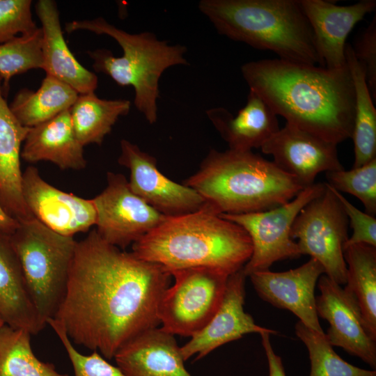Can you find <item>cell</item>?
Masks as SVG:
<instances>
[{
    "label": "cell",
    "instance_id": "1",
    "mask_svg": "<svg viewBox=\"0 0 376 376\" xmlns=\"http://www.w3.org/2000/svg\"><path fill=\"white\" fill-rule=\"evenodd\" d=\"M171 273L103 240L95 229L77 242L66 292L54 317L71 341L111 359L160 324Z\"/></svg>",
    "mask_w": 376,
    "mask_h": 376
},
{
    "label": "cell",
    "instance_id": "2",
    "mask_svg": "<svg viewBox=\"0 0 376 376\" xmlns=\"http://www.w3.org/2000/svg\"><path fill=\"white\" fill-rule=\"evenodd\" d=\"M249 87L287 123L335 145L351 138L355 95L347 67H326L281 58L241 67Z\"/></svg>",
    "mask_w": 376,
    "mask_h": 376
},
{
    "label": "cell",
    "instance_id": "3",
    "mask_svg": "<svg viewBox=\"0 0 376 376\" xmlns=\"http://www.w3.org/2000/svg\"><path fill=\"white\" fill-rule=\"evenodd\" d=\"M252 251L245 230L221 217L207 203L193 212L165 216L132 244L134 255L162 266L170 273L209 267L231 275L244 267Z\"/></svg>",
    "mask_w": 376,
    "mask_h": 376
},
{
    "label": "cell",
    "instance_id": "4",
    "mask_svg": "<svg viewBox=\"0 0 376 376\" xmlns=\"http://www.w3.org/2000/svg\"><path fill=\"white\" fill-rule=\"evenodd\" d=\"M184 185L196 190L219 214L271 210L304 187L273 162L250 151L211 149Z\"/></svg>",
    "mask_w": 376,
    "mask_h": 376
},
{
    "label": "cell",
    "instance_id": "5",
    "mask_svg": "<svg viewBox=\"0 0 376 376\" xmlns=\"http://www.w3.org/2000/svg\"><path fill=\"white\" fill-rule=\"evenodd\" d=\"M198 9L233 40L283 60L325 67L299 0H201Z\"/></svg>",
    "mask_w": 376,
    "mask_h": 376
},
{
    "label": "cell",
    "instance_id": "6",
    "mask_svg": "<svg viewBox=\"0 0 376 376\" xmlns=\"http://www.w3.org/2000/svg\"><path fill=\"white\" fill-rule=\"evenodd\" d=\"M72 33L86 30L113 38L123 49L117 57L107 49L88 52L96 72L109 76L121 86H132L135 92L136 109L153 124L157 119L159 82L163 72L175 65H187V49L182 45H170L149 31L130 33L109 23L102 17L74 20L65 24Z\"/></svg>",
    "mask_w": 376,
    "mask_h": 376
},
{
    "label": "cell",
    "instance_id": "7",
    "mask_svg": "<svg viewBox=\"0 0 376 376\" xmlns=\"http://www.w3.org/2000/svg\"><path fill=\"white\" fill-rule=\"evenodd\" d=\"M10 239L32 302L47 324L64 298L77 241L35 218L19 222Z\"/></svg>",
    "mask_w": 376,
    "mask_h": 376
},
{
    "label": "cell",
    "instance_id": "8",
    "mask_svg": "<svg viewBox=\"0 0 376 376\" xmlns=\"http://www.w3.org/2000/svg\"><path fill=\"white\" fill-rule=\"evenodd\" d=\"M171 287L158 307L162 329L173 335L191 337L201 331L219 308L230 275L209 267L171 272Z\"/></svg>",
    "mask_w": 376,
    "mask_h": 376
},
{
    "label": "cell",
    "instance_id": "9",
    "mask_svg": "<svg viewBox=\"0 0 376 376\" xmlns=\"http://www.w3.org/2000/svg\"><path fill=\"white\" fill-rule=\"evenodd\" d=\"M348 219L333 187L324 191L299 212L290 237L301 255H309L323 267L324 274L340 285L346 282L347 265L343 246L348 237Z\"/></svg>",
    "mask_w": 376,
    "mask_h": 376
},
{
    "label": "cell",
    "instance_id": "10",
    "mask_svg": "<svg viewBox=\"0 0 376 376\" xmlns=\"http://www.w3.org/2000/svg\"><path fill=\"white\" fill-rule=\"evenodd\" d=\"M326 183L318 182L304 188L293 199L275 208L247 214H220L242 227L253 246L249 260L243 267L246 276L280 260L301 255L297 242L290 237L295 219L310 201L320 196Z\"/></svg>",
    "mask_w": 376,
    "mask_h": 376
},
{
    "label": "cell",
    "instance_id": "11",
    "mask_svg": "<svg viewBox=\"0 0 376 376\" xmlns=\"http://www.w3.org/2000/svg\"><path fill=\"white\" fill-rule=\"evenodd\" d=\"M106 188L92 198L99 235L121 249L133 244L164 219L162 214L130 188L120 173H107Z\"/></svg>",
    "mask_w": 376,
    "mask_h": 376
},
{
    "label": "cell",
    "instance_id": "12",
    "mask_svg": "<svg viewBox=\"0 0 376 376\" xmlns=\"http://www.w3.org/2000/svg\"><path fill=\"white\" fill-rule=\"evenodd\" d=\"M118 163L130 170L131 190L164 216H178L201 208L205 200L194 189L177 183L157 168L156 159L126 139L120 141Z\"/></svg>",
    "mask_w": 376,
    "mask_h": 376
},
{
    "label": "cell",
    "instance_id": "13",
    "mask_svg": "<svg viewBox=\"0 0 376 376\" xmlns=\"http://www.w3.org/2000/svg\"><path fill=\"white\" fill-rule=\"evenodd\" d=\"M22 193L32 216L54 232L73 237L95 225L96 211L92 199L63 191L44 180L37 168L23 173Z\"/></svg>",
    "mask_w": 376,
    "mask_h": 376
},
{
    "label": "cell",
    "instance_id": "14",
    "mask_svg": "<svg viewBox=\"0 0 376 376\" xmlns=\"http://www.w3.org/2000/svg\"><path fill=\"white\" fill-rule=\"evenodd\" d=\"M336 145L290 123L280 128L261 148L281 170L306 188L322 172L343 169Z\"/></svg>",
    "mask_w": 376,
    "mask_h": 376
},
{
    "label": "cell",
    "instance_id": "15",
    "mask_svg": "<svg viewBox=\"0 0 376 376\" xmlns=\"http://www.w3.org/2000/svg\"><path fill=\"white\" fill-rule=\"evenodd\" d=\"M317 285L320 292L315 297L317 314L329 323L325 334L329 343L375 368L376 340L369 335L353 297L325 274Z\"/></svg>",
    "mask_w": 376,
    "mask_h": 376
},
{
    "label": "cell",
    "instance_id": "16",
    "mask_svg": "<svg viewBox=\"0 0 376 376\" xmlns=\"http://www.w3.org/2000/svg\"><path fill=\"white\" fill-rule=\"evenodd\" d=\"M324 270L311 258L302 265L285 272L269 269L255 272L249 276L258 296L279 308L294 313L309 329L324 334L316 311L315 288Z\"/></svg>",
    "mask_w": 376,
    "mask_h": 376
},
{
    "label": "cell",
    "instance_id": "17",
    "mask_svg": "<svg viewBox=\"0 0 376 376\" xmlns=\"http://www.w3.org/2000/svg\"><path fill=\"white\" fill-rule=\"evenodd\" d=\"M243 268L231 274L222 301L208 323L180 347L185 361L193 356L195 361L205 357L217 347L251 334L277 331L258 325L244 309L245 280Z\"/></svg>",
    "mask_w": 376,
    "mask_h": 376
},
{
    "label": "cell",
    "instance_id": "18",
    "mask_svg": "<svg viewBox=\"0 0 376 376\" xmlns=\"http://www.w3.org/2000/svg\"><path fill=\"white\" fill-rule=\"evenodd\" d=\"M313 31L318 53L325 67L346 66L345 46L354 26L376 8L375 0H361L350 6H338L324 0H299Z\"/></svg>",
    "mask_w": 376,
    "mask_h": 376
},
{
    "label": "cell",
    "instance_id": "19",
    "mask_svg": "<svg viewBox=\"0 0 376 376\" xmlns=\"http://www.w3.org/2000/svg\"><path fill=\"white\" fill-rule=\"evenodd\" d=\"M113 358L126 376H191L185 368L174 335L162 328L138 335Z\"/></svg>",
    "mask_w": 376,
    "mask_h": 376
},
{
    "label": "cell",
    "instance_id": "20",
    "mask_svg": "<svg viewBox=\"0 0 376 376\" xmlns=\"http://www.w3.org/2000/svg\"><path fill=\"white\" fill-rule=\"evenodd\" d=\"M36 12L42 31V69L46 75L68 84L79 94L94 92L98 78L78 62L68 47L56 2L39 0L36 4Z\"/></svg>",
    "mask_w": 376,
    "mask_h": 376
},
{
    "label": "cell",
    "instance_id": "21",
    "mask_svg": "<svg viewBox=\"0 0 376 376\" xmlns=\"http://www.w3.org/2000/svg\"><path fill=\"white\" fill-rule=\"evenodd\" d=\"M29 130L10 111L0 78V204L19 222L34 218L24 200L20 164L21 146Z\"/></svg>",
    "mask_w": 376,
    "mask_h": 376
},
{
    "label": "cell",
    "instance_id": "22",
    "mask_svg": "<svg viewBox=\"0 0 376 376\" xmlns=\"http://www.w3.org/2000/svg\"><path fill=\"white\" fill-rule=\"evenodd\" d=\"M206 113L228 149L233 150L260 148L280 129L277 115L251 90L245 106L235 116L224 107L210 109Z\"/></svg>",
    "mask_w": 376,
    "mask_h": 376
},
{
    "label": "cell",
    "instance_id": "23",
    "mask_svg": "<svg viewBox=\"0 0 376 376\" xmlns=\"http://www.w3.org/2000/svg\"><path fill=\"white\" fill-rule=\"evenodd\" d=\"M83 148L76 137L68 109L30 128L21 158L31 163L49 161L63 170H81L86 166Z\"/></svg>",
    "mask_w": 376,
    "mask_h": 376
},
{
    "label": "cell",
    "instance_id": "24",
    "mask_svg": "<svg viewBox=\"0 0 376 376\" xmlns=\"http://www.w3.org/2000/svg\"><path fill=\"white\" fill-rule=\"evenodd\" d=\"M0 317L5 324L36 335L46 326L31 299L10 235L0 234Z\"/></svg>",
    "mask_w": 376,
    "mask_h": 376
},
{
    "label": "cell",
    "instance_id": "25",
    "mask_svg": "<svg viewBox=\"0 0 376 376\" xmlns=\"http://www.w3.org/2000/svg\"><path fill=\"white\" fill-rule=\"evenodd\" d=\"M343 256L347 265L344 289L356 301L369 335L376 340V247L347 246Z\"/></svg>",
    "mask_w": 376,
    "mask_h": 376
},
{
    "label": "cell",
    "instance_id": "26",
    "mask_svg": "<svg viewBox=\"0 0 376 376\" xmlns=\"http://www.w3.org/2000/svg\"><path fill=\"white\" fill-rule=\"evenodd\" d=\"M78 95L68 84L46 75L37 91L19 90L9 107L23 126L31 128L70 109Z\"/></svg>",
    "mask_w": 376,
    "mask_h": 376
},
{
    "label": "cell",
    "instance_id": "27",
    "mask_svg": "<svg viewBox=\"0 0 376 376\" xmlns=\"http://www.w3.org/2000/svg\"><path fill=\"white\" fill-rule=\"evenodd\" d=\"M131 103L127 100H105L94 92L79 94L70 109L72 127L83 146L100 145L119 117L126 116Z\"/></svg>",
    "mask_w": 376,
    "mask_h": 376
},
{
    "label": "cell",
    "instance_id": "28",
    "mask_svg": "<svg viewBox=\"0 0 376 376\" xmlns=\"http://www.w3.org/2000/svg\"><path fill=\"white\" fill-rule=\"evenodd\" d=\"M345 58L355 95L354 125L351 138L354 150L353 168H356L376 158V109L365 74L350 43L345 46Z\"/></svg>",
    "mask_w": 376,
    "mask_h": 376
},
{
    "label": "cell",
    "instance_id": "29",
    "mask_svg": "<svg viewBox=\"0 0 376 376\" xmlns=\"http://www.w3.org/2000/svg\"><path fill=\"white\" fill-rule=\"evenodd\" d=\"M31 336L25 329L7 324L0 328V376H68L35 356Z\"/></svg>",
    "mask_w": 376,
    "mask_h": 376
},
{
    "label": "cell",
    "instance_id": "30",
    "mask_svg": "<svg viewBox=\"0 0 376 376\" xmlns=\"http://www.w3.org/2000/svg\"><path fill=\"white\" fill-rule=\"evenodd\" d=\"M42 31L38 27L0 44V78L5 97L12 77L29 70L42 68Z\"/></svg>",
    "mask_w": 376,
    "mask_h": 376
},
{
    "label": "cell",
    "instance_id": "31",
    "mask_svg": "<svg viewBox=\"0 0 376 376\" xmlns=\"http://www.w3.org/2000/svg\"><path fill=\"white\" fill-rule=\"evenodd\" d=\"M295 334L308 349L311 361L309 376H376L374 370L354 366L334 350L325 334L318 333L299 321Z\"/></svg>",
    "mask_w": 376,
    "mask_h": 376
},
{
    "label": "cell",
    "instance_id": "32",
    "mask_svg": "<svg viewBox=\"0 0 376 376\" xmlns=\"http://www.w3.org/2000/svg\"><path fill=\"white\" fill-rule=\"evenodd\" d=\"M327 184L339 192L356 196L365 207V212L376 214V158L350 170L326 172Z\"/></svg>",
    "mask_w": 376,
    "mask_h": 376
},
{
    "label": "cell",
    "instance_id": "33",
    "mask_svg": "<svg viewBox=\"0 0 376 376\" xmlns=\"http://www.w3.org/2000/svg\"><path fill=\"white\" fill-rule=\"evenodd\" d=\"M65 349L75 376H126L118 367L106 361L97 351L89 355L79 353L73 346L63 327L55 319L47 322Z\"/></svg>",
    "mask_w": 376,
    "mask_h": 376
},
{
    "label": "cell",
    "instance_id": "34",
    "mask_svg": "<svg viewBox=\"0 0 376 376\" xmlns=\"http://www.w3.org/2000/svg\"><path fill=\"white\" fill-rule=\"evenodd\" d=\"M30 0H0V44L38 26L33 20Z\"/></svg>",
    "mask_w": 376,
    "mask_h": 376
},
{
    "label": "cell",
    "instance_id": "35",
    "mask_svg": "<svg viewBox=\"0 0 376 376\" xmlns=\"http://www.w3.org/2000/svg\"><path fill=\"white\" fill-rule=\"evenodd\" d=\"M354 54L361 66L370 93L376 99V16L352 45Z\"/></svg>",
    "mask_w": 376,
    "mask_h": 376
},
{
    "label": "cell",
    "instance_id": "36",
    "mask_svg": "<svg viewBox=\"0 0 376 376\" xmlns=\"http://www.w3.org/2000/svg\"><path fill=\"white\" fill-rule=\"evenodd\" d=\"M340 201L353 230V233L344 244L345 246L365 244L376 247V219L353 205L339 191L333 188Z\"/></svg>",
    "mask_w": 376,
    "mask_h": 376
},
{
    "label": "cell",
    "instance_id": "37",
    "mask_svg": "<svg viewBox=\"0 0 376 376\" xmlns=\"http://www.w3.org/2000/svg\"><path fill=\"white\" fill-rule=\"evenodd\" d=\"M260 335L268 362L269 376H286L281 358L274 352L272 346L269 340L270 334L263 332Z\"/></svg>",
    "mask_w": 376,
    "mask_h": 376
},
{
    "label": "cell",
    "instance_id": "38",
    "mask_svg": "<svg viewBox=\"0 0 376 376\" xmlns=\"http://www.w3.org/2000/svg\"><path fill=\"white\" fill-rule=\"evenodd\" d=\"M19 222L10 217L0 204V234L11 235L19 226Z\"/></svg>",
    "mask_w": 376,
    "mask_h": 376
},
{
    "label": "cell",
    "instance_id": "39",
    "mask_svg": "<svg viewBox=\"0 0 376 376\" xmlns=\"http://www.w3.org/2000/svg\"><path fill=\"white\" fill-rule=\"evenodd\" d=\"M5 324L4 321L2 320V318L0 317V328L2 327Z\"/></svg>",
    "mask_w": 376,
    "mask_h": 376
}]
</instances>
